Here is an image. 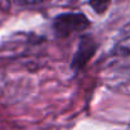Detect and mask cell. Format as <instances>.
<instances>
[{
  "instance_id": "obj_4",
  "label": "cell",
  "mask_w": 130,
  "mask_h": 130,
  "mask_svg": "<svg viewBox=\"0 0 130 130\" xmlns=\"http://www.w3.org/2000/svg\"><path fill=\"white\" fill-rule=\"evenodd\" d=\"M115 52L119 54H130V36L121 39L115 47Z\"/></svg>"
},
{
  "instance_id": "obj_1",
  "label": "cell",
  "mask_w": 130,
  "mask_h": 130,
  "mask_svg": "<svg viewBox=\"0 0 130 130\" xmlns=\"http://www.w3.org/2000/svg\"><path fill=\"white\" fill-rule=\"evenodd\" d=\"M90 25V22L81 13H66L54 18L53 30L58 37H67L76 32H82Z\"/></svg>"
},
{
  "instance_id": "obj_3",
  "label": "cell",
  "mask_w": 130,
  "mask_h": 130,
  "mask_svg": "<svg viewBox=\"0 0 130 130\" xmlns=\"http://www.w3.org/2000/svg\"><path fill=\"white\" fill-rule=\"evenodd\" d=\"M110 1L111 0H90V5L97 14H102L109 8Z\"/></svg>"
},
{
  "instance_id": "obj_5",
  "label": "cell",
  "mask_w": 130,
  "mask_h": 130,
  "mask_svg": "<svg viewBox=\"0 0 130 130\" xmlns=\"http://www.w3.org/2000/svg\"><path fill=\"white\" fill-rule=\"evenodd\" d=\"M48 0H15L17 4L24 5V6H33V5H39L42 3H45Z\"/></svg>"
},
{
  "instance_id": "obj_2",
  "label": "cell",
  "mask_w": 130,
  "mask_h": 130,
  "mask_svg": "<svg viewBox=\"0 0 130 130\" xmlns=\"http://www.w3.org/2000/svg\"><path fill=\"white\" fill-rule=\"evenodd\" d=\"M95 51H96V43H95L93 38H91L90 36L84 37L78 44V48H77L73 58H72L71 68L75 72H78L92 58V56L95 54Z\"/></svg>"
}]
</instances>
